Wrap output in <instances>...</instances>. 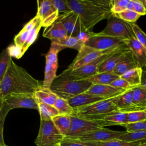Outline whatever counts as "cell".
Returning a JSON list of instances; mask_svg holds the SVG:
<instances>
[{
    "instance_id": "obj_1",
    "label": "cell",
    "mask_w": 146,
    "mask_h": 146,
    "mask_svg": "<svg viewBox=\"0 0 146 146\" xmlns=\"http://www.w3.org/2000/svg\"><path fill=\"white\" fill-rule=\"evenodd\" d=\"M42 85L40 82L11 59L0 83V96L5 99L11 94H34Z\"/></svg>"
},
{
    "instance_id": "obj_2",
    "label": "cell",
    "mask_w": 146,
    "mask_h": 146,
    "mask_svg": "<svg viewBox=\"0 0 146 146\" xmlns=\"http://www.w3.org/2000/svg\"><path fill=\"white\" fill-rule=\"evenodd\" d=\"M71 10L79 17L80 31H91L101 21L112 14L111 0H66Z\"/></svg>"
},
{
    "instance_id": "obj_3",
    "label": "cell",
    "mask_w": 146,
    "mask_h": 146,
    "mask_svg": "<svg viewBox=\"0 0 146 146\" xmlns=\"http://www.w3.org/2000/svg\"><path fill=\"white\" fill-rule=\"evenodd\" d=\"M92 83L87 80H78L64 70L56 75L52 81L50 88L59 97L66 100L83 92H86L92 86Z\"/></svg>"
},
{
    "instance_id": "obj_4",
    "label": "cell",
    "mask_w": 146,
    "mask_h": 146,
    "mask_svg": "<svg viewBox=\"0 0 146 146\" xmlns=\"http://www.w3.org/2000/svg\"><path fill=\"white\" fill-rule=\"evenodd\" d=\"M42 27L39 18L35 15L27 22L15 36L14 46H11V54L17 58H21L34 42Z\"/></svg>"
},
{
    "instance_id": "obj_5",
    "label": "cell",
    "mask_w": 146,
    "mask_h": 146,
    "mask_svg": "<svg viewBox=\"0 0 146 146\" xmlns=\"http://www.w3.org/2000/svg\"><path fill=\"white\" fill-rule=\"evenodd\" d=\"M113 98L104 99L78 108L74 110L72 115L91 120H102L107 114L118 112L112 102Z\"/></svg>"
},
{
    "instance_id": "obj_6",
    "label": "cell",
    "mask_w": 146,
    "mask_h": 146,
    "mask_svg": "<svg viewBox=\"0 0 146 146\" xmlns=\"http://www.w3.org/2000/svg\"><path fill=\"white\" fill-rule=\"evenodd\" d=\"M64 136L57 129L52 120H40L36 146H58Z\"/></svg>"
},
{
    "instance_id": "obj_7",
    "label": "cell",
    "mask_w": 146,
    "mask_h": 146,
    "mask_svg": "<svg viewBox=\"0 0 146 146\" xmlns=\"http://www.w3.org/2000/svg\"><path fill=\"white\" fill-rule=\"evenodd\" d=\"M98 35L109 36L114 38L128 39L135 36L129 23H127L112 14L107 19V24Z\"/></svg>"
},
{
    "instance_id": "obj_8",
    "label": "cell",
    "mask_w": 146,
    "mask_h": 146,
    "mask_svg": "<svg viewBox=\"0 0 146 146\" xmlns=\"http://www.w3.org/2000/svg\"><path fill=\"white\" fill-rule=\"evenodd\" d=\"M125 46V44H123L119 46L114 47L106 50L100 51L95 50L84 44L78 51V53L74 60L66 70L68 71L75 70L92 62L95 59L104 54L116 51Z\"/></svg>"
},
{
    "instance_id": "obj_9",
    "label": "cell",
    "mask_w": 146,
    "mask_h": 146,
    "mask_svg": "<svg viewBox=\"0 0 146 146\" xmlns=\"http://www.w3.org/2000/svg\"><path fill=\"white\" fill-rule=\"evenodd\" d=\"M66 47L51 42V47L48 52L45 55L46 66L44 70V76L42 82V86L50 88V86L56 76L58 69V54Z\"/></svg>"
},
{
    "instance_id": "obj_10",
    "label": "cell",
    "mask_w": 146,
    "mask_h": 146,
    "mask_svg": "<svg viewBox=\"0 0 146 146\" xmlns=\"http://www.w3.org/2000/svg\"><path fill=\"white\" fill-rule=\"evenodd\" d=\"M71 125L66 136L69 137H79L88 132L104 128L102 123L99 120H91L75 115H70Z\"/></svg>"
},
{
    "instance_id": "obj_11",
    "label": "cell",
    "mask_w": 146,
    "mask_h": 146,
    "mask_svg": "<svg viewBox=\"0 0 146 146\" xmlns=\"http://www.w3.org/2000/svg\"><path fill=\"white\" fill-rule=\"evenodd\" d=\"M38 10L36 15L39 18L42 27H47L58 18L59 13L51 0L37 1Z\"/></svg>"
},
{
    "instance_id": "obj_12",
    "label": "cell",
    "mask_w": 146,
    "mask_h": 146,
    "mask_svg": "<svg viewBox=\"0 0 146 146\" xmlns=\"http://www.w3.org/2000/svg\"><path fill=\"white\" fill-rule=\"evenodd\" d=\"M126 47V46H125ZM124 48V47H123ZM120 49V50H121ZM119 51V50H117ZM113 52L111 53L104 54L97 59H95L92 62L80 67L73 71L67 70L71 75H72L75 79L78 80H86L91 76L98 73V69L102 63L110 57L112 54L116 52Z\"/></svg>"
},
{
    "instance_id": "obj_13",
    "label": "cell",
    "mask_w": 146,
    "mask_h": 146,
    "mask_svg": "<svg viewBox=\"0 0 146 146\" xmlns=\"http://www.w3.org/2000/svg\"><path fill=\"white\" fill-rule=\"evenodd\" d=\"M11 110L18 108L38 110V105L34 94H11L4 99Z\"/></svg>"
},
{
    "instance_id": "obj_14",
    "label": "cell",
    "mask_w": 146,
    "mask_h": 146,
    "mask_svg": "<svg viewBox=\"0 0 146 146\" xmlns=\"http://www.w3.org/2000/svg\"><path fill=\"white\" fill-rule=\"evenodd\" d=\"M125 132V131H116L105 128H101L88 132L77 138L84 141L100 143L117 139L120 136L124 134Z\"/></svg>"
},
{
    "instance_id": "obj_15",
    "label": "cell",
    "mask_w": 146,
    "mask_h": 146,
    "mask_svg": "<svg viewBox=\"0 0 146 146\" xmlns=\"http://www.w3.org/2000/svg\"><path fill=\"white\" fill-rule=\"evenodd\" d=\"M124 39L109 36L99 35L94 33L84 45L98 50H106L114 47L125 44Z\"/></svg>"
},
{
    "instance_id": "obj_16",
    "label": "cell",
    "mask_w": 146,
    "mask_h": 146,
    "mask_svg": "<svg viewBox=\"0 0 146 146\" xmlns=\"http://www.w3.org/2000/svg\"><path fill=\"white\" fill-rule=\"evenodd\" d=\"M132 88L126 91L123 94L113 99L112 102L116 106L118 112L128 113L133 111H142L135 103Z\"/></svg>"
},
{
    "instance_id": "obj_17",
    "label": "cell",
    "mask_w": 146,
    "mask_h": 146,
    "mask_svg": "<svg viewBox=\"0 0 146 146\" xmlns=\"http://www.w3.org/2000/svg\"><path fill=\"white\" fill-rule=\"evenodd\" d=\"M63 25L68 36L76 37L80 31L79 15L71 11L68 13L59 15L57 19Z\"/></svg>"
},
{
    "instance_id": "obj_18",
    "label": "cell",
    "mask_w": 146,
    "mask_h": 146,
    "mask_svg": "<svg viewBox=\"0 0 146 146\" xmlns=\"http://www.w3.org/2000/svg\"><path fill=\"white\" fill-rule=\"evenodd\" d=\"M125 91V90L116 88L110 85L92 84L86 92L104 99H108L117 97Z\"/></svg>"
},
{
    "instance_id": "obj_19",
    "label": "cell",
    "mask_w": 146,
    "mask_h": 146,
    "mask_svg": "<svg viewBox=\"0 0 146 146\" xmlns=\"http://www.w3.org/2000/svg\"><path fill=\"white\" fill-rule=\"evenodd\" d=\"M133 58L137 62L140 68L146 64V48L137 40L135 36L124 40Z\"/></svg>"
},
{
    "instance_id": "obj_20",
    "label": "cell",
    "mask_w": 146,
    "mask_h": 146,
    "mask_svg": "<svg viewBox=\"0 0 146 146\" xmlns=\"http://www.w3.org/2000/svg\"><path fill=\"white\" fill-rule=\"evenodd\" d=\"M129 49L125 47L114 52L110 57L104 60L98 69V73L112 72L116 66L125 58Z\"/></svg>"
},
{
    "instance_id": "obj_21",
    "label": "cell",
    "mask_w": 146,
    "mask_h": 146,
    "mask_svg": "<svg viewBox=\"0 0 146 146\" xmlns=\"http://www.w3.org/2000/svg\"><path fill=\"white\" fill-rule=\"evenodd\" d=\"M104 100V98L91 95L87 92L80 94L68 100L70 106L74 110L87 106L95 102Z\"/></svg>"
},
{
    "instance_id": "obj_22",
    "label": "cell",
    "mask_w": 146,
    "mask_h": 146,
    "mask_svg": "<svg viewBox=\"0 0 146 146\" xmlns=\"http://www.w3.org/2000/svg\"><path fill=\"white\" fill-rule=\"evenodd\" d=\"M137 67H140L131 52L129 50L125 58L116 66L112 72L120 77L127 71Z\"/></svg>"
},
{
    "instance_id": "obj_23",
    "label": "cell",
    "mask_w": 146,
    "mask_h": 146,
    "mask_svg": "<svg viewBox=\"0 0 146 146\" xmlns=\"http://www.w3.org/2000/svg\"><path fill=\"white\" fill-rule=\"evenodd\" d=\"M43 36L52 40L64 38L67 35L63 25L57 19L51 25L44 28Z\"/></svg>"
},
{
    "instance_id": "obj_24",
    "label": "cell",
    "mask_w": 146,
    "mask_h": 146,
    "mask_svg": "<svg viewBox=\"0 0 146 146\" xmlns=\"http://www.w3.org/2000/svg\"><path fill=\"white\" fill-rule=\"evenodd\" d=\"M34 97L40 102L54 106L58 96L50 88L44 87L42 85L35 92Z\"/></svg>"
},
{
    "instance_id": "obj_25",
    "label": "cell",
    "mask_w": 146,
    "mask_h": 146,
    "mask_svg": "<svg viewBox=\"0 0 146 146\" xmlns=\"http://www.w3.org/2000/svg\"><path fill=\"white\" fill-rule=\"evenodd\" d=\"M103 125L104 127L109 125H121L128 123L127 113L115 112L107 114L102 120Z\"/></svg>"
},
{
    "instance_id": "obj_26",
    "label": "cell",
    "mask_w": 146,
    "mask_h": 146,
    "mask_svg": "<svg viewBox=\"0 0 146 146\" xmlns=\"http://www.w3.org/2000/svg\"><path fill=\"white\" fill-rule=\"evenodd\" d=\"M51 120L59 132L63 136H66L71 125L70 115H58L52 118Z\"/></svg>"
},
{
    "instance_id": "obj_27",
    "label": "cell",
    "mask_w": 146,
    "mask_h": 146,
    "mask_svg": "<svg viewBox=\"0 0 146 146\" xmlns=\"http://www.w3.org/2000/svg\"><path fill=\"white\" fill-rule=\"evenodd\" d=\"M119 78V76L113 72H106L97 73L86 80L90 81L92 84L110 85L111 83Z\"/></svg>"
},
{
    "instance_id": "obj_28",
    "label": "cell",
    "mask_w": 146,
    "mask_h": 146,
    "mask_svg": "<svg viewBox=\"0 0 146 146\" xmlns=\"http://www.w3.org/2000/svg\"><path fill=\"white\" fill-rule=\"evenodd\" d=\"M120 77L126 80L133 88L140 86L141 78V68L137 67L132 69Z\"/></svg>"
},
{
    "instance_id": "obj_29",
    "label": "cell",
    "mask_w": 146,
    "mask_h": 146,
    "mask_svg": "<svg viewBox=\"0 0 146 146\" xmlns=\"http://www.w3.org/2000/svg\"><path fill=\"white\" fill-rule=\"evenodd\" d=\"M38 105V111L39 112L40 120H51L54 117L59 115L58 110L54 106L45 104L36 100Z\"/></svg>"
},
{
    "instance_id": "obj_30",
    "label": "cell",
    "mask_w": 146,
    "mask_h": 146,
    "mask_svg": "<svg viewBox=\"0 0 146 146\" xmlns=\"http://www.w3.org/2000/svg\"><path fill=\"white\" fill-rule=\"evenodd\" d=\"M117 139L126 142L140 141L143 144L146 143V131H135L127 132L120 136Z\"/></svg>"
},
{
    "instance_id": "obj_31",
    "label": "cell",
    "mask_w": 146,
    "mask_h": 146,
    "mask_svg": "<svg viewBox=\"0 0 146 146\" xmlns=\"http://www.w3.org/2000/svg\"><path fill=\"white\" fill-rule=\"evenodd\" d=\"M51 42L56 43L66 48H71L75 49L78 51H79L83 45H84V44L82 43L77 38V37L68 36H66L59 39L52 40H51Z\"/></svg>"
},
{
    "instance_id": "obj_32",
    "label": "cell",
    "mask_w": 146,
    "mask_h": 146,
    "mask_svg": "<svg viewBox=\"0 0 146 146\" xmlns=\"http://www.w3.org/2000/svg\"><path fill=\"white\" fill-rule=\"evenodd\" d=\"M135 104L142 110H146V89L138 86L132 88Z\"/></svg>"
},
{
    "instance_id": "obj_33",
    "label": "cell",
    "mask_w": 146,
    "mask_h": 146,
    "mask_svg": "<svg viewBox=\"0 0 146 146\" xmlns=\"http://www.w3.org/2000/svg\"><path fill=\"white\" fill-rule=\"evenodd\" d=\"M11 59L8 47L4 49L0 55V83L5 76Z\"/></svg>"
},
{
    "instance_id": "obj_34",
    "label": "cell",
    "mask_w": 146,
    "mask_h": 146,
    "mask_svg": "<svg viewBox=\"0 0 146 146\" xmlns=\"http://www.w3.org/2000/svg\"><path fill=\"white\" fill-rule=\"evenodd\" d=\"M54 106L58 110L59 115H71L74 113V110L70 106L68 100L59 96L56 99Z\"/></svg>"
},
{
    "instance_id": "obj_35",
    "label": "cell",
    "mask_w": 146,
    "mask_h": 146,
    "mask_svg": "<svg viewBox=\"0 0 146 146\" xmlns=\"http://www.w3.org/2000/svg\"><path fill=\"white\" fill-rule=\"evenodd\" d=\"M98 144L84 141L78 138L64 136L58 146H96Z\"/></svg>"
},
{
    "instance_id": "obj_36",
    "label": "cell",
    "mask_w": 146,
    "mask_h": 146,
    "mask_svg": "<svg viewBox=\"0 0 146 146\" xmlns=\"http://www.w3.org/2000/svg\"><path fill=\"white\" fill-rule=\"evenodd\" d=\"M11 110L9 106L4 102L3 106L0 110V146H7L3 140V127L5 119L7 115Z\"/></svg>"
},
{
    "instance_id": "obj_37",
    "label": "cell",
    "mask_w": 146,
    "mask_h": 146,
    "mask_svg": "<svg viewBox=\"0 0 146 146\" xmlns=\"http://www.w3.org/2000/svg\"><path fill=\"white\" fill-rule=\"evenodd\" d=\"M115 15L125 22L132 23H134L140 17V15L136 12L128 9Z\"/></svg>"
},
{
    "instance_id": "obj_38",
    "label": "cell",
    "mask_w": 146,
    "mask_h": 146,
    "mask_svg": "<svg viewBox=\"0 0 146 146\" xmlns=\"http://www.w3.org/2000/svg\"><path fill=\"white\" fill-rule=\"evenodd\" d=\"M142 144L143 143L140 141L126 142L119 139H113L98 143L96 146H142Z\"/></svg>"
},
{
    "instance_id": "obj_39",
    "label": "cell",
    "mask_w": 146,
    "mask_h": 146,
    "mask_svg": "<svg viewBox=\"0 0 146 146\" xmlns=\"http://www.w3.org/2000/svg\"><path fill=\"white\" fill-rule=\"evenodd\" d=\"M129 0H111V12L113 14H117L127 9V5Z\"/></svg>"
},
{
    "instance_id": "obj_40",
    "label": "cell",
    "mask_w": 146,
    "mask_h": 146,
    "mask_svg": "<svg viewBox=\"0 0 146 146\" xmlns=\"http://www.w3.org/2000/svg\"><path fill=\"white\" fill-rule=\"evenodd\" d=\"M144 121H146L145 110L137 111L127 113L128 123H135Z\"/></svg>"
},
{
    "instance_id": "obj_41",
    "label": "cell",
    "mask_w": 146,
    "mask_h": 146,
    "mask_svg": "<svg viewBox=\"0 0 146 146\" xmlns=\"http://www.w3.org/2000/svg\"><path fill=\"white\" fill-rule=\"evenodd\" d=\"M129 25L137 40L146 48V34L135 23H129Z\"/></svg>"
},
{
    "instance_id": "obj_42",
    "label": "cell",
    "mask_w": 146,
    "mask_h": 146,
    "mask_svg": "<svg viewBox=\"0 0 146 146\" xmlns=\"http://www.w3.org/2000/svg\"><path fill=\"white\" fill-rule=\"evenodd\" d=\"M51 2L58 11L59 15L68 13L72 11L66 0H51Z\"/></svg>"
},
{
    "instance_id": "obj_43",
    "label": "cell",
    "mask_w": 146,
    "mask_h": 146,
    "mask_svg": "<svg viewBox=\"0 0 146 146\" xmlns=\"http://www.w3.org/2000/svg\"><path fill=\"white\" fill-rule=\"evenodd\" d=\"M126 129L127 132H132L135 131H146V121L135 123H128L123 125Z\"/></svg>"
},
{
    "instance_id": "obj_44",
    "label": "cell",
    "mask_w": 146,
    "mask_h": 146,
    "mask_svg": "<svg viewBox=\"0 0 146 146\" xmlns=\"http://www.w3.org/2000/svg\"><path fill=\"white\" fill-rule=\"evenodd\" d=\"M110 85L112 86V87H116V88H120V89H123V90H125V91L129 90L133 88V87H131L130 86V84L126 80L121 78L120 77H119L116 80H114Z\"/></svg>"
},
{
    "instance_id": "obj_45",
    "label": "cell",
    "mask_w": 146,
    "mask_h": 146,
    "mask_svg": "<svg viewBox=\"0 0 146 146\" xmlns=\"http://www.w3.org/2000/svg\"><path fill=\"white\" fill-rule=\"evenodd\" d=\"M94 32L92 31H81L77 35V38L83 44H84L94 34Z\"/></svg>"
},
{
    "instance_id": "obj_46",
    "label": "cell",
    "mask_w": 146,
    "mask_h": 146,
    "mask_svg": "<svg viewBox=\"0 0 146 146\" xmlns=\"http://www.w3.org/2000/svg\"><path fill=\"white\" fill-rule=\"evenodd\" d=\"M134 1V7L133 11L136 12L140 16L146 15V10L144 9L143 5L140 2L139 0H133Z\"/></svg>"
},
{
    "instance_id": "obj_47",
    "label": "cell",
    "mask_w": 146,
    "mask_h": 146,
    "mask_svg": "<svg viewBox=\"0 0 146 146\" xmlns=\"http://www.w3.org/2000/svg\"><path fill=\"white\" fill-rule=\"evenodd\" d=\"M140 86L146 89V64L141 67V78Z\"/></svg>"
},
{
    "instance_id": "obj_48",
    "label": "cell",
    "mask_w": 146,
    "mask_h": 146,
    "mask_svg": "<svg viewBox=\"0 0 146 146\" xmlns=\"http://www.w3.org/2000/svg\"><path fill=\"white\" fill-rule=\"evenodd\" d=\"M133 7H134V1L133 0H129V3L127 5V9L129 10L133 11Z\"/></svg>"
},
{
    "instance_id": "obj_49",
    "label": "cell",
    "mask_w": 146,
    "mask_h": 146,
    "mask_svg": "<svg viewBox=\"0 0 146 146\" xmlns=\"http://www.w3.org/2000/svg\"><path fill=\"white\" fill-rule=\"evenodd\" d=\"M5 102V100H4V99L2 98L1 96H0V110H1L2 106H3V104Z\"/></svg>"
},
{
    "instance_id": "obj_50",
    "label": "cell",
    "mask_w": 146,
    "mask_h": 146,
    "mask_svg": "<svg viewBox=\"0 0 146 146\" xmlns=\"http://www.w3.org/2000/svg\"><path fill=\"white\" fill-rule=\"evenodd\" d=\"M146 10V0H139Z\"/></svg>"
},
{
    "instance_id": "obj_51",
    "label": "cell",
    "mask_w": 146,
    "mask_h": 146,
    "mask_svg": "<svg viewBox=\"0 0 146 146\" xmlns=\"http://www.w3.org/2000/svg\"><path fill=\"white\" fill-rule=\"evenodd\" d=\"M142 146H146V143L143 144H142Z\"/></svg>"
},
{
    "instance_id": "obj_52",
    "label": "cell",
    "mask_w": 146,
    "mask_h": 146,
    "mask_svg": "<svg viewBox=\"0 0 146 146\" xmlns=\"http://www.w3.org/2000/svg\"><path fill=\"white\" fill-rule=\"evenodd\" d=\"M145 111H146V110H145Z\"/></svg>"
}]
</instances>
